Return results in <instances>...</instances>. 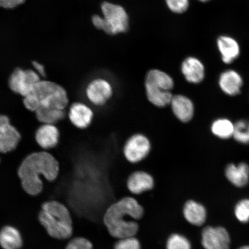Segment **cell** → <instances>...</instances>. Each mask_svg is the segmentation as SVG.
<instances>
[{"label": "cell", "mask_w": 249, "mask_h": 249, "mask_svg": "<svg viewBox=\"0 0 249 249\" xmlns=\"http://www.w3.org/2000/svg\"><path fill=\"white\" fill-rule=\"evenodd\" d=\"M232 137L241 144H249V121L242 120L236 122L234 124Z\"/></svg>", "instance_id": "cell-24"}, {"label": "cell", "mask_w": 249, "mask_h": 249, "mask_svg": "<svg viewBox=\"0 0 249 249\" xmlns=\"http://www.w3.org/2000/svg\"><path fill=\"white\" fill-rule=\"evenodd\" d=\"M22 245L20 233L15 227L6 226L0 231V246L3 249H19Z\"/></svg>", "instance_id": "cell-21"}, {"label": "cell", "mask_w": 249, "mask_h": 249, "mask_svg": "<svg viewBox=\"0 0 249 249\" xmlns=\"http://www.w3.org/2000/svg\"><path fill=\"white\" fill-rule=\"evenodd\" d=\"M144 210L138 200L125 197L110 205L106 211L104 223L111 236L116 239L135 236L139 230L138 220Z\"/></svg>", "instance_id": "cell-2"}, {"label": "cell", "mask_w": 249, "mask_h": 249, "mask_svg": "<svg viewBox=\"0 0 249 249\" xmlns=\"http://www.w3.org/2000/svg\"><path fill=\"white\" fill-rule=\"evenodd\" d=\"M103 17L94 15L92 21L94 26L109 35L124 33L128 29L129 17L125 9L119 5L105 2L101 6Z\"/></svg>", "instance_id": "cell-6"}, {"label": "cell", "mask_w": 249, "mask_h": 249, "mask_svg": "<svg viewBox=\"0 0 249 249\" xmlns=\"http://www.w3.org/2000/svg\"><path fill=\"white\" fill-rule=\"evenodd\" d=\"M126 186L131 194L142 195L154 189L155 179L153 176L147 171L136 170L127 177Z\"/></svg>", "instance_id": "cell-13"}, {"label": "cell", "mask_w": 249, "mask_h": 249, "mask_svg": "<svg viewBox=\"0 0 249 249\" xmlns=\"http://www.w3.org/2000/svg\"><path fill=\"white\" fill-rule=\"evenodd\" d=\"M37 144L45 150L54 148L58 144L60 139V132L55 124H42L35 134Z\"/></svg>", "instance_id": "cell-15"}, {"label": "cell", "mask_w": 249, "mask_h": 249, "mask_svg": "<svg viewBox=\"0 0 249 249\" xmlns=\"http://www.w3.org/2000/svg\"><path fill=\"white\" fill-rule=\"evenodd\" d=\"M219 85L224 93L229 96H235L241 92L243 80L237 71L228 70L220 74Z\"/></svg>", "instance_id": "cell-17"}, {"label": "cell", "mask_w": 249, "mask_h": 249, "mask_svg": "<svg viewBox=\"0 0 249 249\" xmlns=\"http://www.w3.org/2000/svg\"><path fill=\"white\" fill-rule=\"evenodd\" d=\"M40 80V76L36 71L17 68L9 77L8 85L12 91L24 98L33 91Z\"/></svg>", "instance_id": "cell-9"}, {"label": "cell", "mask_w": 249, "mask_h": 249, "mask_svg": "<svg viewBox=\"0 0 249 249\" xmlns=\"http://www.w3.org/2000/svg\"><path fill=\"white\" fill-rule=\"evenodd\" d=\"M168 8L176 14H182L188 9L189 0H166Z\"/></svg>", "instance_id": "cell-28"}, {"label": "cell", "mask_w": 249, "mask_h": 249, "mask_svg": "<svg viewBox=\"0 0 249 249\" xmlns=\"http://www.w3.org/2000/svg\"><path fill=\"white\" fill-rule=\"evenodd\" d=\"M183 214L187 222L196 226L203 225L207 219V210L204 205L194 200L185 202Z\"/></svg>", "instance_id": "cell-19"}, {"label": "cell", "mask_w": 249, "mask_h": 249, "mask_svg": "<svg viewBox=\"0 0 249 249\" xmlns=\"http://www.w3.org/2000/svg\"><path fill=\"white\" fill-rule=\"evenodd\" d=\"M114 249H142L141 244L135 236L118 239Z\"/></svg>", "instance_id": "cell-27"}, {"label": "cell", "mask_w": 249, "mask_h": 249, "mask_svg": "<svg viewBox=\"0 0 249 249\" xmlns=\"http://www.w3.org/2000/svg\"><path fill=\"white\" fill-rule=\"evenodd\" d=\"M69 102L67 90L58 84L48 80H40L33 91L23 98L24 107L33 112L41 107L65 110Z\"/></svg>", "instance_id": "cell-3"}, {"label": "cell", "mask_w": 249, "mask_h": 249, "mask_svg": "<svg viewBox=\"0 0 249 249\" xmlns=\"http://www.w3.org/2000/svg\"><path fill=\"white\" fill-rule=\"evenodd\" d=\"M39 220L53 238L64 240L72 235L73 222L70 212L60 202L51 201L43 204Z\"/></svg>", "instance_id": "cell-4"}, {"label": "cell", "mask_w": 249, "mask_h": 249, "mask_svg": "<svg viewBox=\"0 0 249 249\" xmlns=\"http://www.w3.org/2000/svg\"><path fill=\"white\" fill-rule=\"evenodd\" d=\"M35 113L37 120L43 124H55L67 116L66 110L52 107H39Z\"/></svg>", "instance_id": "cell-22"}, {"label": "cell", "mask_w": 249, "mask_h": 249, "mask_svg": "<svg viewBox=\"0 0 249 249\" xmlns=\"http://www.w3.org/2000/svg\"><path fill=\"white\" fill-rule=\"evenodd\" d=\"M238 249H249V246H244Z\"/></svg>", "instance_id": "cell-32"}, {"label": "cell", "mask_w": 249, "mask_h": 249, "mask_svg": "<svg viewBox=\"0 0 249 249\" xmlns=\"http://www.w3.org/2000/svg\"><path fill=\"white\" fill-rule=\"evenodd\" d=\"M26 0H0V7L12 9L23 4Z\"/></svg>", "instance_id": "cell-30"}, {"label": "cell", "mask_w": 249, "mask_h": 249, "mask_svg": "<svg viewBox=\"0 0 249 249\" xmlns=\"http://www.w3.org/2000/svg\"><path fill=\"white\" fill-rule=\"evenodd\" d=\"M174 116L182 123H188L195 114V107L191 99L182 94L174 95L169 106Z\"/></svg>", "instance_id": "cell-14"}, {"label": "cell", "mask_w": 249, "mask_h": 249, "mask_svg": "<svg viewBox=\"0 0 249 249\" xmlns=\"http://www.w3.org/2000/svg\"><path fill=\"white\" fill-rule=\"evenodd\" d=\"M33 65L36 73H38L40 76H46L45 68L42 64H40L38 62L34 61L33 62Z\"/></svg>", "instance_id": "cell-31"}, {"label": "cell", "mask_w": 249, "mask_h": 249, "mask_svg": "<svg viewBox=\"0 0 249 249\" xmlns=\"http://www.w3.org/2000/svg\"><path fill=\"white\" fill-rule=\"evenodd\" d=\"M166 249H192L189 239L179 233H173L166 242Z\"/></svg>", "instance_id": "cell-25"}, {"label": "cell", "mask_w": 249, "mask_h": 249, "mask_svg": "<svg viewBox=\"0 0 249 249\" xmlns=\"http://www.w3.org/2000/svg\"><path fill=\"white\" fill-rule=\"evenodd\" d=\"M225 175L233 185L242 188L249 181V166L245 163H230L226 168Z\"/></svg>", "instance_id": "cell-18"}, {"label": "cell", "mask_w": 249, "mask_h": 249, "mask_svg": "<svg viewBox=\"0 0 249 249\" xmlns=\"http://www.w3.org/2000/svg\"><path fill=\"white\" fill-rule=\"evenodd\" d=\"M201 244L205 249H230L229 233L222 227L207 226L202 230Z\"/></svg>", "instance_id": "cell-11"}, {"label": "cell", "mask_w": 249, "mask_h": 249, "mask_svg": "<svg viewBox=\"0 0 249 249\" xmlns=\"http://www.w3.org/2000/svg\"><path fill=\"white\" fill-rule=\"evenodd\" d=\"M85 96L90 104L100 108L105 107L114 95V88L110 81L103 77H96L87 84Z\"/></svg>", "instance_id": "cell-8"}, {"label": "cell", "mask_w": 249, "mask_h": 249, "mask_svg": "<svg viewBox=\"0 0 249 249\" xmlns=\"http://www.w3.org/2000/svg\"><path fill=\"white\" fill-rule=\"evenodd\" d=\"M152 148L151 140L145 134L138 132L132 134L123 147L124 160L132 164H136L147 160Z\"/></svg>", "instance_id": "cell-7"}, {"label": "cell", "mask_w": 249, "mask_h": 249, "mask_svg": "<svg viewBox=\"0 0 249 249\" xmlns=\"http://www.w3.org/2000/svg\"><path fill=\"white\" fill-rule=\"evenodd\" d=\"M199 1H202V2H207L210 1V0H199Z\"/></svg>", "instance_id": "cell-33"}, {"label": "cell", "mask_w": 249, "mask_h": 249, "mask_svg": "<svg viewBox=\"0 0 249 249\" xmlns=\"http://www.w3.org/2000/svg\"><path fill=\"white\" fill-rule=\"evenodd\" d=\"M180 68L185 79L190 83L198 84L204 79V65L197 58L193 57L186 58Z\"/></svg>", "instance_id": "cell-16"}, {"label": "cell", "mask_w": 249, "mask_h": 249, "mask_svg": "<svg viewBox=\"0 0 249 249\" xmlns=\"http://www.w3.org/2000/svg\"><path fill=\"white\" fill-rule=\"evenodd\" d=\"M217 46L225 64H231L240 53L238 42L231 37L220 36L217 40Z\"/></svg>", "instance_id": "cell-20"}, {"label": "cell", "mask_w": 249, "mask_h": 249, "mask_svg": "<svg viewBox=\"0 0 249 249\" xmlns=\"http://www.w3.org/2000/svg\"><path fill=\"white\" fill-rule=\"evenodd\" d=\"M60 172V164L53 155L45 151L33 152L24 159L18 169V176L24 191L31 196L42 192V176L53 181Z\"/></svg>", "instance_id": "cell-1"}, {"label": "cell", "mask_w": 249, "mask_h": 249, "mask_svg": "<svg viewBox=\"0 0 249 249\" xmlns=\"http://www.w3.org/2000/svg\"><path fill=\"white\" fill-rule=\"evenodd\" d=\"M68 116L71 124L76 129L86 130L94 120L95 111L86 103L77 101L71 105Z\"/></svg>", "instance_id": "cell-10"}, {"label": "cell", "mask_w": 249, "mask_h": 249, "mask_svg": "<svg viewBox=\"0 0 249 249\" xmlns=\"http://www.w3.org/2000/svg\"><path fill=\"white\" fill-rule=\"evenodd\" d=\"M235 215L239 221L242 223L249 222V199H244L239 201L235 205Z\"/></svg>", "instance_id": "cell-26"}, {"label": "cell", "mask_w": 249, "mask_h": 249, "mask_svg": "<svg viewBox=\"0 0 249 249\" xmlns=\"http://www.w3.org/2000/svg\"><path fill=\"white\" fill-rule=\"evenodd\" d=\"M21 135L5 115H0V152L8 153L18 147Z\"/></svg>", "instance_id": "cell-12"}, {"label": "cell", "mask_w": 249, "mask_h": 249, "mask_svg": "<svg viewBox=\"0 0 249 249\" xmlns=\"http://www.w3.org/2000/svg\"><path fill=\"white\" fill-rule=\"evenodd\" d=\"M234 124L226 118H219L211 125V131L214 136L221 139H228L233 136Z\"/></svg>", "instance_id": "cell-23"}, {"label": "cell", "mask_w": 249, "mask_h": 249, "mask_svg": "<svg viewBox=\"0 0 249 249\" xmlns=\"http://www.w3.org/2000/svg\"><path fill=\"white\" fill-rule=\"evenodd\" d=\"M65 249H93V245L88 239L77 237L71 239Z\"/></svg>", "instance_id": "cell-29"}, {"label": "cell", "mask_w": 249, "mask_h": 249, "mask_svg": "<svg viewBox=\"0 0 249 249\" xmlns=\"http://www.w3.org/2000/svg\"><path fill=\"white\" fill-rule=\"evenodd\" d=\"M144 87L149 104L160 109L169 107L174 87V81L170 74L158 69L149 70L145 74Z\"/></svg>", "instance_id": "cell-5"}]
</instances>
